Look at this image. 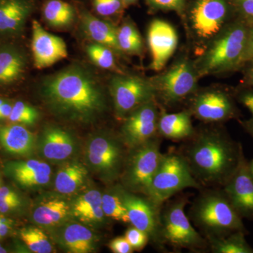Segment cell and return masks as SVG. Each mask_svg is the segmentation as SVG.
I'll use <instances>...</instances> for the list:
<instances>
[{
	"instance_id": "cell-1",
	"label": "cell",
	"mask_w": 253,
	"mask_h": 253,
	"mask_svg": "<svg viewBox=\"0 0 253 253\" xmlns=\"http://www.w3.org/2000/svg\"><path fill=\"white\" fill-rule=\"evenodd\" d=\"M38 93L48 111L65 122L92 124L109 109L101 80L83 63H71L43 78Z\"/></svg>"
},
{
	"instance_id": "cell-2",
	"label": "cell",
	"mask_w": 253,
	"mask_h": 253,
	"mask_svg": "<svg viewBox=\"0 0 253 253\" xmlns=\"http://www.w3.org/2000/svg\"><path fill=\"white\" fill-rule=\"evenodd\" d=\"M186 140L179 152L196 181L204 188H222L244 154L242 144L219 126L195 129Z\"/></svg>"
},
{
	"instance_id": "cell-3",
	"label": "cell",
	"mask_w": 253,
	"mask_h": 253,
	"mask_svg": "<svg viewBox=\"0 0 253 253\" xmlns=\"http://www.w3.org/2000/svg\"><path fill=\"white\" fill-rule=\"evenodd\" d=\"M189 208V217L206 241L237 231L249 234L243 218L236 212L222 188L200 190Z\"/></svg>"
},
{
	"instance_id": "cell-4",
	"label": "cell",
	"mask_w": 253,
	"mask_h": 253,
	"mask_svg": "<svg viewBox=\"0 0 253 253\" xmlns=\"http://www.w3.org/2000/svg\"><path fill=\"white\" fill-rule=\"evenodd\" d=\"M250 26L239 17L223 28L194 63L199 77L230 73L244 66Z\"/></svg>"
},
{
	"instance_id": "cell-5",
	"label": "cell",
	"mask_w": 253,
	"mask_h": 253,
	"mask_svg": "<svg viewBox=\"0 0 253 253\" xmlns=\"http://www.w3.org/2000/svg\"><path fill=\"white\" fill-rule=\"evenodd\" d=\"M126 147L121 135L109 130L96 131L86 142V166L106 184H114L119 180L124 168Z\"/></svg>"
},
{
	"instance_id": "cell-6",
	"label": "cell",
	"mask_w": 253,
	"mask_h": 253,
	"mask_svg": "<svg viewBox=\"0 0 253 253\" xmlns=\"http://www.w3.org/2000/svg\"><path fill=\"white\" fill-rule=\"evenodd\" d=\"M187 204L186 196L163 204L160 214L163 245L175 251L186 249L193 252H204L208 249V241L195 229L186 215Z\"/></svg>"
},
{
	"instance_id": "cell-7",
	"label": "cell",
	"mask_w": 253,
	"mask_h": 253,
	"mask_svg": "<svg viewBox=\"0 0 253 253\" xmlns=\"http://www.w3.org/2000/svg\"><path fill=\"white\" fill-rule=\"evenodd\" d=\"M189 188L204 189L193 176L185 158L180 152L173 150L163 154L148 198L161 207L174 195Z\"/></svg>"
},
{
	"instance_id": "cell-8",
	"label": "cell",
	"mask_w": 253,
	"mask_h": 253,
	"mask_svg": "<svg viewBox=\"0 0 253 253\" xmlns=\"http://www.w3.org/2000/svg\"><path fill=\"white\" fill-rule=\"evenodd\" d=\"M161 136L129 149L120 183L128 191L148 197L153 178L159 167L163 154Z\"/></svg>"
},
{
	"instance_id": "cell-9",
	"label": "cell",
	"mask_w": 253,
	"mask_h": 253,
	"mask_svg": "<svg viewBox=\"0 0 253 253\" xmlns=\"http://www.w3.org/2000/svg\"><path fill=\"white\" fill-rule=\"evenodd\" d=\"M199 75L194 63L178 60L169 69L151 79L158 104L174 106L195 93Z\"/></svg>"
},
{
	"instance_id": "cell-10",
	"label": "cell",
	"mask_w": 253,
	"mask_h": 253,
	"mask_svg": "<svg viewBox=\"0 0 253 253\" xmlns=\"http://www.w3.org/2000/svg\"><path fill=\"white\" fill-rule=\"evenodd\" d=\"M235 18L233 0H196L189 11L194 36L200 41L208 42Z\"/></svg>"
},
{
	"instance_id": "cell-11",
	"label": "cell",
	"mask_w": 253,
	"mask_h": 253,
	"mask_svg": "<svg viewBox=\"0 0 253 253\" xmlns=\"http://www.w3.org/2000/svg\"><path fill=\"white\" fill-rule=\"evenodd\" d=\"M109 91L116 118L123 120L145 103L156 99L151 80L116 73L110 79Z\"/></svg>"
},
{
	"instance_id": "cell-12",
	"label": "cell",
	"mask_w": 253,
	"mask_h": 253,
	"mask_svg": "<svg viewBox=\"0 0 253 253\" xmlns=\"http://www.w3.org/2000/svg\"><path fill=\"white\" fill-rule=\"evenodd\" d=\"M190 96L188 111L201 122L221 124L241 116L234 93L225 89H208Z\"/></svg>"
},
{
	"instance_id": "cell-13",
	"label": "cell",
	"mask_w": 253,
	"mask_h": 253,
	"mask_svg": "<svg viewBox=\"0 0 253 253\" xmlns=\"http://www.w3.org/2000/svg\"><path fill=\"white\" fill-rule=\"evenodd\" d=\"M160 105L156 99L134 110L126 116L121 127V139L128 149L144 144L159 136Z\"/></svg>"
},
{
	"instance_id": "cell-14",
	"label": "cell",
	"mask_w": 253,
	"mask_h": 253,
	"mask_svg": "<svg viewBox=\"0 0 253 253\" xmlns=\"http://www.w3.org/2000/svg\"><path fill=\"white\" fill-rule=\"evenodd\" d=\"M125 204L131 226L146 233L158 250L166 251L161 234L160 214L162 206H156L146 196L141 197L127 190L125 193Z\"/></svg>"
},
{
	"instance_id": "cell-15",
	"label": "cell",
	"mask_w": 253,
	"mask_h": 253,
	"mask_svg": "<svg viewBox=\"0 0 253 253\" xmlns=\"http://www.w3.org/2000/svg\"><path fill=\"white\" fill-rule=\"evenodd\" d=\"M78 145L70 131L56 126H46L37 142V151L42 158L54 164H63L76 154Z\"/></svg>"
},
{
	"instance_id": "cell-16",
	"label": "cell",
	"mask_w": 253,
	"mask_h": 253,
	"mask_svg": "<svg viewBox=\"0 0 253 253\" xmlns=\"http://www.w3.org/2000/svg\"><path fill=\"white\" fill-rule=\"evenodd\" d=\"M222 189L239 215L243 219L253 220V176L244 154Z\"/></svg>"
},
{
	"instance_id": "cell-17",
	"label": "cell",
	"mask_w": 253,
	"mask_h": 253,
	"mask_svg": "<svg viewBox=\"0 0 253 253\" xmlns=\"http://www.w3.org/2000/svg\"><path fill=\"white\" fill-rule=\"evenodd\" d=\"M147 42L151 56V69L162 71L177 47L176 30L166 21L154 20L148 28Z\"/></svg>"
},
{
	"instance_id": "cell-18",
	"label": "cell",
	"mask_w": 253,
	"mask_h": 253,
	"mask_svg": "<svg viewBox=\"0 0 253 253\" xmlns=\"http://www.w3.org/2000/svg\"><path fill=\"white\" fill-rule=\"evenodd\" d=\"M31 49L38 69L50 67L68 56L67 45L62 38L48 33L37 21L32 24Z\"/></svg>"
},
{
	"instance_id": "cell-19",
	"label": "cell",
	"mask_w": 253,
	"mask_h": 253,
	"mask_svg": "<svg viewBox=\"0 0 253 253\" xmlns=\"http://www.w3.org/2000/svg\"><path fill=\"white\" fill-rule=\"evenodd\" d=\"M3 169L4 175L25 189L45 186L52 176L51 166L38 159L10 161L3 166Z\"/></svg>"
},
{
	"instance_id": "cell-20",
	"label": "cell",
	"mask_w": 253,
	"mask_h": 253,
	"mask_svg": "<svg viewBox=\"0 0 253 253\" xmlns=\"http://www.w3.org/2000/svg\"><path fill=\"white\" fill-rule=\"evenodd\" d=\"M56 233V239L63 249L71 253L94 252L98 239L88 226L82 223L63 222Z\"/></svg>"
},
{
	"instance_id": "cell-21",
	"label": "cell",
	"mask_w": 253,
	"mask_h": 253,
	"mask_svg": "<svg viewBox=\"0 0 253 253\" xmlns=\"http://www.w3.org/2000/svg\"><path fill=\"white\" fill-rule=\"evenodd\" d=\"M38 138L21 124H0V146L8 154L29 157L37 151Z\"/></svg>"
},
{
	"instance_id": "cell-22",
	"label": "cell",
	"mask_w": 253,
	"mask_h": 253,
	"mask_svg": "<svg viewBox=\"0 0 253 253\" xmlns=\"http://www.w3.org/2000/svg\"><path fill=\"white\" fill-rule=\"evenodd\" d=\"M71 215L82 224L101 226L107 217L102 208V193L98 189H89L79 195L71 204Z\"/></svg>"
},
{
	"instance_id": "cell-23",
	"label": "cell",
	"mask_w": 253,
	"mask_h": 253,
	"mask_svg": "<svg viewBox=\"0 0 253 253\" xmlns=\"http://www.w3.org/2000/svg\"><path fill=\"white\" fill-rule=\"evenodd\" d=\"M71 215V204L59 196H50L38 201L31 211L32 220L44 227L59 226Z\"/></svg>"
},
{
	"instance_id": "cell-24",
	"label": "cell",
	"mask_w": 253,
	"mask_h": 253,
	"mask_svg": "<svg viewBox=\"0 0 253 253\" xmlns=\"http://www.w3.org/2000/svg\"><path fill=\"white\" fill-rule=\"evenodd\" d=\"M32 11L30 0H0V34L22 31Z\"/></svg>"
},
{
	"instance_id": "cell-25",
	"label": "cell",
	"mask_w": 253,
	"mask_h": 253,
	"mask_svg": "<svg viewBox=\"0 0 253 253\" xmlns=\"http://www.w3.org/2000/svg\"><path fill=\"white\" fill-rule=\"evenodd\" d=\"M191 114L188 110L169 113L161 109L158 121V134L172 141L186 140L194 134Z\"/></svg>"
},
{
	"instance_id": "cell-26",
	"label": "cell",
	"mask_w": 253,
	"mask_h": 253,
	"mask_svg": "<svg viewBox=\"0 0 253 253\" xmlns=\"http://www.w3.org/2000/svg\"><path fill=\"white\" fill-rule=\"evenodd\" d=\"M81 24L83 31L91 41L108 46L115 53L121 54L118 45V28L112 23L83 11L81 15Z\"/></svg>"
},
{
	"instance_id": "cell-27",
	"label": "cell",
	"mask_w": 253,
	"mask_h": 253,
	"mask_svg": "<svg viewBox=\"0 0 253 253\" xmlns=\"http://www.w3.org/2000/svg\"><path fill=\"white\" fill-rule=\"evenodd\" d=\"M27 59L22 50L14 46H0V85L18 81L26 71Z\"/></svg>"
},
{
	"instance_id": "cell-28",
	"label": "cell",
	"mask_w": 253,
	"mask_h": 253,
	"mask_svg": "<svg viewBox=\"0 0 253 253\" xmlns=\"http://www.w3.org/2000/svg\"><path fill=\"white\" fill-rule=\"evenodd\" d=\"M87 168L79 162L65 163L56 173L54 189L59 194L71 195L77 192L87 179Z\"/></svg>"
},
{
	"instance_id": "cell-29",
	"label": "cell",
	"mask_w": 253,
	"mask_h": 253,
	"mask_svg": "<svg viewBox=\"0 0 253 253\" xmlns=\"http://www.w3.org/2000/svg\"><path fill=\"white\" fill-rule=\"evenodd\" d=\"M126 191L121 183H118L111 184V186L102 193V208L107 219L125 224L129 223L125 204Z\"/></svg>"
},
{
	"instance_id": "cell-30",
	"label": "cell",
	"mask_w": 253,
	"mask_h": 253,
	"mask_svg": "<svg viewBox=\"0 0 253 253\" xmlns=\"http://www.w3.org/2000/svg\"><path fill=\"white\" fill-rule=\"evenodd\" d=\"M42 14L46 23L54 28L68 27L76 17L74 8L63 0L48 1L43 7Z\"/></svg>"
},
{
	"instance_id": "cell-31",
	"label": "cell",
	"mask_w": 253,
	"mask_h": 253,
	"mask_svg": "<svg viewBox=\"0 0 253 253\" xmlns=\"http://www.w3.org/2000/svg\"><path fill=\"white\" fill-rule=\"evenodd\" d=\"M248 234L237 231L224 237L208 241V249L214 253H253V248L246 241Z\"/></svg>"
},
{
	"instance_id": "cell-32",
	"label": "cell",
	"mask_w": 253,
	"mask_h": 253,
	"mask_svg": "<svg viewBox=\"0 0 253 253\" xmlns=\"http://www.w3.org/2000/svg\"><path fill=\"white\" fill-rule=\"evenodd\" d=\"M118 42L121 53L141 56L144 52V42L135 25L126 21L118 28Z\"/></svg>"
},
{
	"instance_id": "cell-33",
	"label": "cell",
	"mask_w": 253,
	"mask_h": 253,
	"mask_svg": "<svg viewBox=\"0 0 253 253\" xmlns=\"http://www.w3.org/2000/svg\"><path fill=\"white\" fill-rule=\"evenodd\" d=\"M20 236L31 252L51 253L54 247L45 233L39 228L28 226L20 231Z\"/></svg>"
},
{
	"instance_id": "cell-34",
	"label": "cell",
	"mask_w": 253,
	"mask_h": 253,
	"mask_svg": "<svg viewBox=\"0 0 253 253\" xmlns=\"http://www.w3.org/2000/svg\"><path fill=\"white\" fill-rule=\"evenodd\" d=\"M86 53L91 61L98 67L111 70L116 73H123L118 67L114 51L108 46L92 42L86 46Z\"/></svg>"
},
{
	"instance_id": "cell-35",
	"label": "cell",
	"mask_w": 253,
	"mask_h": 253,
	"mask_svg": "<svg viewBox=\"0 0 253 253\" xmlns=\"http://www.w3.org/2000/svg\"><path fill=\"white\" fill-rule=\"evenodd\" d=\"M24 206V199L21 194L11 186H0V214H15L21 211Z\"/></svg>"
},
{
	"instance_id": "cell-36",
	"label": "cell",
	"mask_w": 253,
	"mask_h": 253,
	"mask_svg": "<svg viewBox=\"0 0 253 253\" xmlns=\"http://www.w3.org/2000/svg\"><path fill=\"white\" fill-rule=\"evenodd\" d=\"M40 113L36 108L22 101H18L13 104L8 121L11 123L33 126L38 123Z\"/></svg>"
},
{
	"instance_id": "cell-37",
	"label": "cell",
	"mask_w": 253,
	"mask_h": 253,
	"mask_svg": "<svg viewBox=\"0 0 253 253\" xmlns=\"http://www.w3.org/2000/svg\"><path fill=\"white\" fill-rule=\"evenodd\" d=\"M95 11L102 16L118 14L123 6L122 0H93Z\"/></svg>"
},
{
	"instance_id": "cell-38",
	"label": "cell",
	"mask_w": 253,
	"mask_h": 253,
	"mask_svg": "<svg viewBox=\"0 0 253 253\" xmlns=\"http://www.w3.org/2000/svg\"><path fill=\"white\" fill-rule=\"evenodd\" d=\"M154 11H173L181 14L184 11L185 0H146Z\"/></svg>"
},
{
	"instance_id": "cell-39",
	"label": "cell",
	"mask_w": 253,
	"mask_h": 253,
	"mask_svg": "<svg viewBox=\"0 0 253 253\" xmlns=\"http://www.w3.org/2000/svg\"><path fill=\"white\" fill-rule=\"evenodd\" d=\"M125 238L134 251H141L149 241V236L144 231L131 226L125 234Z\"/></svg>"
},
{
	"instance_id": "cell-40",
	"label": "cell",
	"mask_w": 253,
	"mask_h": 253,
	"mask_svg": "<svg viewBox=\"0 0 253 253\" xmlns=\"http://www.w3.org/2000/svg\"><path fill=\"white\" fill-rule=\"evenodd\" d=\"M236 17L241 18L249 26L253 24V0H233Z\"/></svg>"
},
{
	"instance_id": "cell-41",
	"label": "cell",
	"mask_w": 253,
	"mask_h": 253,
	"mask_svg": "<svg viewBox=\"0 0 253 253\" xmlns=\"http://www.w3.org/2000/svg\"><path fill=\"white\" fill-rule=\"evenodd\" d=\"M236 101L249 109L253 118V87L242 86L234 92Z\"/></svg>"
},
{
	"instance_id": "cell-42",
	"label": "cell",
	"mask_w": 253,
	"mask_h": 253,
	"mask_svg": "<svg viewBox=\"0 0 253 253\" xmlns=\"http://www.w3.org/2000/svg\"><path fill=\"white\" fill-rule=\"evenodd\" d=\"M109 249L114 253H131L134 251L125 236H119L113 239L110 242Z\"/></svg>"
},
{
	"instance_id": "cell-43",
	"label": "cell",
	"mask_w": 253,
	"mask_h": 253,
	"mask_svg": "<svg viewBox=\"0 0 253 253\" xmlns=\"http://www.w3.org/2000/svg\"><path fill=\"white\" fill-rule=\"evenodd\" d=\"M244 67L242 84L244 86L253 87V60L249 61L243 66Z\"/></svg>"
},
{
	"instance_id": "cell-44",
	"label": "cell",
	"mask_w": 253,
	"mask_h": 253,
	"mask_svg": "<svg viewBox=\"0 0 253 253\" xmlns=\"http://www.w3.org/2000/svg\"><path fill=\"white\" fill-rule=\"evenodd\" d=\"M13 228V221L0 214V239L9 235Z\"/></svg>"
},
{
	"instance_id": "cell-45",
	"label": "cell",
	"mask_w": 253,
	"mask_h": 253,
	"mask_svg": "<svg viewBox=\"0 0 253 253\" xmlns=\"http://www.w3.org/2000/svg\"><path fill=\"white\" fill-rule=\"evenodd\" d=\"M251 60H253V24L251 25L249 28L247 44L244 56V66Z\"/></svg>"
},
{
	"instance_id": "cell-46",
	"label": "cell",
	"mask_w": 253,
	"mask_h": 253,
	"mask_svg": "<svg viewBox=\"0 0 253 253\" xmlns=\"http://www.w3.org/2000/svg\"><path fill=\"white\" fill-rule=\"evenodd\" d=\"M14 103L6 100V101L0 106V121L8 120L12 110Z\"/></svg>"
},
{
	"instance_id": "cell-47",
	"label": "cell",
	"mask_w": 253,
	"mask_h": 253,
	"mask_svg": "<svg viewBox=\"0 0 253 253\" xmlns=\"http://www.w3.org/2000/svg\"><path fill=\"white\" fill-rule=\"evenodd\" d=\"M240 123L244 130L253 139V118H251L249 120H246V121H240Z\"/></svg>"
},
{
	"instance_id": "cell-48",
	"label": "cell",
	"mask_w": 253,
	"mask_h": 253,
	"mask_svg": "<svg viewBox=\"0 0 253 253\" xmlns=\"http://www.w3.org/2000/svg\"><path fill=\"white\" fill-rule=\"evenodd\" d=\"M123 6H128L135 4L137 0H122Z\"/></svg>"
},
{
	"instance_id": "cell-49",
	"label": "cell",
	"mask_w": 253,
	"mask_h": 253,
	"mask_svg": "<svg viewBox=\"0 0 253 253\" xmlns=\"http://www.w3.org/2000/svg\"><path fill=\"white\" fill-rule=\"evenodd\" d=\"M3 174H4V169H3V168L0 167V186L2 184V177Z\"/></svg>"
},
{
	"instance_id": "cell-50",
	"label": "cell",
	"mask_w": 253,
	"mask_h": 253,
	"mask_svg": "<svg viewBox=\"0 0 253 253\" xmlns=\"http://www.w3.org/2000/svg\"><path fill=\"white\" fill-rule=\"evenodd\" d=\"M249 166L250 171H251V174L253 176V159L251 160V161H249Z\"/></svg>"
},
{
	"instance_id": "cell-51",
	"label": "cell",
	"mask_w": 253,
	"mask_h": 253,
	"mask_svg": "<svg viewBox=\"0 0 253 253\" xmlns=\"http://www.w3.org/2000/svg\"><path fill=\"white\" fill-rule=\"evenodd\" d=\"M7 252V250L5 249V248L3 247V246H1V244H0V253H5Z\"/></svg>"
},
{
	"instance_id": "cell-52",
	"label": "cell",
	"mask_w": 253,
	"mask_h": 253,
	"mask_svg": "<svg viewBox=\"0 0 253 253\" xmlns=\"http://www.w3.org/2000/svg\"><path fill=\"white\" fill-rule=\"evenodd\" d=\"M6 101V99H2V98H0V106H1V104H4V103Z\"/></svg>"
}]
</instances>
